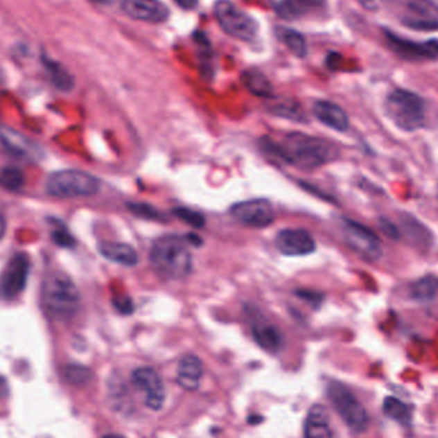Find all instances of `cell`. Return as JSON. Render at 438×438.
Listing matches in <instances>:
<instances>
[{
    "label": "cell",
    "instance_id": "6da1fadb",
    "mask_svg": "<svg viewBox=\"0 0 438 438\" xmlns=\"http://www.w3.org/2000/svg\"><path fill=\"white\" fill-rule=\"evenodd\" d=\"M264 149L270 155L300 169L319 168L338 157L333 143L303 132L287 134L281 141L267 140Z\"/></svg>",
    "mask_w": 438,
    "mask_h": 438
},
{
    "label": "cell",
    "instance_id": "7a4b0ae2",
    "mask_svg": "<svg viewBox=\"0 0 438 438\" xmlns=\"http://www.w3.org/2000/svg\"><path fill=\"white\" fill-rule=\"evenodd\" d=\"M150 264L160 279H185L193 270V255L187 241L176 235L157 238L150 249Z\"/></svg>",
    "mask_w": 438,
    "mask_h": 438
},
{
    "label": "cell",
    "instance_id": "3957f363",
    "mask_svg": "<svg viewBox=\"0 0 438 438\" xmlns=\"http://www.w3.org/2000/svg\"><path fill=\"white\" fill-rule=\"evenodd\" d=\"M42 303L55 317L68 318L76 314L81 295L76 283L62 270L51 272L42 282Z\"/></svg>",
    "mask_w": 438,
    "mask_h": 438
},
{
    "label": "cell",
    "instance_id": "277c9868",
    "mask_svg": "<svg viewBox=\"0 0 438 438\" xmlns=\"http://www.w3.org/2000/svg\"><path fill=\"white\" fill-rule=\"evenodd\" d=\"M385 107L388 119L406 132L426 125V101L415 93L397 89L388 95Z\"/></svg>",
    "mask_w": 438,
    "mask_h": 438
},
{
    "label": "cell",
    "instance_id": "5b68a950",
    "mask_svg": "<svg viewBox=\"0 0 438 438\" xmlns=\"http://www.w3.org/2000/svg\"><path fill=\"white\" fill-rule=\"evenodd\" d=\"M100 189L98 178L77 169H64L51 173L45 182L46 193L58 199H80L94 196Z\"/></svg>",
    "mask_w": 438,
    "mask_h": 438
},
{
    "label": "cell",
    "instance_id": "8992f818",
    "mask_svg": "<svg viewBox=\"0 0 438 438\" xmlns=\"http://www.w3.org/2000/svg\"><path fill=\"white\" fill-rule=\"evenodd\" d=\"M327 395L331 404L333 405L335 410L350 430L358 433L367 430L369 415L350 388L340 382H331L327 388Z\"/></svg>",
    "mask_w": 438,
    "mask_h": 438
},
{
    "label": "cell",
    "instance_id": "52a82bcc",
    "mask_svg": "<svg viewBox=\"0 0 438 438\" xmlns=\"http://www.w3.org/2000/svg\"><path fill=\"white\" fill-rule=\"evenodd\" d=\"M214 16L226 34L243 42H252L259 30L258 22L229 0H218L214 4Z\"/></svg>",
    "mask_w": 438,
    "mask_h": 438
},
{
    "label": "cell",
    "instance_id": "ba28073f",
    "mask_svg": "<svg viewBox=\"0 0 438 438\" xmlns=\"http://www.w3.org/2000/svg\"><path fill=\"white\" fill-rule=\"evenodd\" d=\"M342 236L347 246L358 254L362 261L374 263L382 256V245L378 236L362 223L351 219L342 218L341 220Z\"/></svg>",
    "mask_w": 438,
    "mask_h": 438
},
{
    "label": "cell",
    "instance_id": "9c48e42d",
    "mask_svg": "<svg viewBox=\"0 0 438 438\" xmlns=\"http://www.w3.org/2000/svg\"><path fill=\"white\" fill-rule=\"evenodd\" d=\"M229 213L237 222L252 228L268 227L276 217L273 205L267 199L236 202L231 207Z\"/></svg>",
    "mask_w": 438,
    "mask_h": 438
},
{
    "label": "cell",
    "instance_id": "30bf717a",
    "mask_svg": "<svg viewBox=\"0 0 438 438\" xmlns=\"http://www.w3.org/2000/svg\"><path fill=\"white\" fill-rule=\"evenodd\" d=\"M30 274V261L26 254L15 255L0 276V297L13 300L25 290Z\"/></svg>",
    "mask_w": 438,
    "mask_h": 438
},
{
    "label": "cell",
    "instance_id": "8fae6325",
    "mask_svg": "<svg viewBox=\"0 0 438 438\" xmlns=\"http://www.w3.org/2000/svg\"><path fill=\"white\" fill-rule=\"evenodd\" d=\"M132 383L145 395V405L152 412H159L166 403V388L158 371L150 367L137 368L132 373Z\"/></svg>",
    "mask_w": 438,
    "mask_h": 438
},
{
    "label": "cell",
    "instance_id": "7c38bea8",
    "mask_svg": "<svg viewBox=\"0 0 438 438\" xmlns=\"http://www.w3.org/2000/svg\"><path fill=\"white\" fill-rule=\"evenodd\" d=\"M388 46L395 51L398 57L406 60H438V40L432 39L428 42H417L406 40L396 34L385 30L383 31Z\"/></svg>",
    "mask_w": 438,
    "mask_h": 438
},
{
    "label": "cell",
    "instance_id": "4fadbf2b",
    "mask_svg": "<svg viewBox=\"0 0 438 438\" xmlns=\"http://www.w3.org/2000/svg\"><path fill=\"white\" fill-rule=\"evenodd\" d=\"M276 249L285 256H306L315 252L314 237L303 228H286L274 238Z\"/></svg>",
    "mask_w": 438,
    "mask_h": 438
},
{
    "label": "cell",
    "instance_id": "5bb4252c",
    "mask_svg": "<svg viewBox=\"0 0 438 438\" xmlns=\"http://www.w3.org/2000/svg\"><path fill=\"white\" fill-rule=\"evenodd\" d=\"M0 143L10 154L21 159L36 161L44 157L42 148L39 143L12 127L0 125Z\"/></svg>",
    "mask_w": 438,
    "mask_h": 438
},
{
    "label": "cell",
    "instance_id": "9a60e30c",
    "mask_svg": "<svg viewBox=\"0 0 438 438\" xmlns=\"http://www.w3.org/2000/svg\"><path fill=\"white\" fill-rule=\"evenodd\" d=\"M121 8L128 17L149 24H161L169 17V9L160 0H122Z\"/></svg>",
    "mask_w": 438,
    "mask_h": 438
},
{
    "label": "cell",
    "instance_id": "2e32d148",
    "mask_svg": "<svg viewBox=\"0 0 438 438\" xmlns=\"http://www.w3.org/2000/svg\"><path fill=\"white\" fill-rule=\"evenodd\" d=\"M314 117L338 132H345L350 126V119L340 105L328 100H318L313 105Z\"/></svg>",
    "mask_w": 438,
    "mask_h": 438
},
{
    "label": "cell",
    "instance_id": "e0dca14e",
    "mask_svg": "<svg viewBox=\"0 0 438 438\" xmlns=\"http://www.w3.org/2000/svg\"><path fill=\"white\" fill-rule=\"evenodd\" d=\"M202 373V360L196 355H186L178 362L177 383L185 391H196L200 387Z\"/></svg>",
    "mask_w": 438,
    "mask_h": 438
},
{
    "label": "cell",
    "instance_id": "ac0fdd59",
    "mask_svg": "<svg viewBox=\"0 0 438 438\" xmlns=\"http://www.w3.org/2000/svg\"><path fill=\"white\" fill-rule=\"evenodd\" d=\"M304 438H332L328 413L323 405H313L309 409L304 424Z\"/></svg>",
    "mask_w": 438,
    "mask_h": 438
},
{
    "label": "cell",
    "instance_id": "d6986e66",
    "mask_svg": "<svg viewBox=\"0 0 438 438\" xmlns=\"http://www.w3.org/2000/svg\"><path fill=\"white\" fill-rule=\"evenodd\" d=\"M99 253L107 261L123 267H135L139 263V254L131 245L125 243H101Z\"/></svg>",
    "mask_w": 438,
    "mask_h": 438
},
{
    "label": "cell",
    "instance_id": "ffe728a7",
    "mask_svg": "<svg viewBox=\"0 0 438 438\" xmlns=\"http://www.w3.org/2000/svg\"><path fill=\"white\" fill-rule=\"evenodd\" d=\"M252 335L255 342L261 346L263 350L272 354L279 353L283 346V336L281 331L270 323H265V322L255 323L252 328Z\"/></svg>",
    "mask_w": 438,
    "mask_h": 438
},
{
    "label": "cell",
    "instance_id": "44dd1931",
    "mask_svg": "<svg viewBox=\"0 0 438 438\" xmlns=\"http://www.w3.org/2000/svg\"><path fill=\"white\" fill-rule=\"evenodd\" d=\"M319 0H270V7L279 17L295 21L305 16Z\"/></svg>",
    "mask_w": 438,
    "mask_h": 438
},
{
    "label": "cell",
    "instance_id": "7402d4cb",
    "mask_svg": "<svg viewBox=\"0 0 438 438\" xmlns=\"http://www.w3.org/2000/svg\"><path fill=\"white\" fill-rule=\"evenodd\" d=\"M241 82L247 91L261 98H272L273 86L270 80L261 71L247 69L241 75Z\"/></svg>",
    "mask_w": 438,
    "mask_h": 438
},
{
    "label": "cell",
    "instance_id": "603a6c76",
    "mask_svg": "<svg viewBox=\"0 0 438 438\" xmlns=\"http://www.w3.org/2000/svg\"><path fill=\"white\" fill-rule=\"evenodd\" d=\"M44 64L51 75V82L58 90L68 93L75 87V78L62 64L46 57H44Z\"/></svg>",
    "mask_w": 438,
    "mask_h": 438
},
{
    "label": "cell",
    "instance_id": "cb8c5ba5",
    "mask_svg": "<svg viewBox=\"0 0 438 438\" xmlns=\"http://www.w3.org/2000/svg\"><path fill=\"white\" fill-rule=\"evenodd\" d=\"M268 110L272 114L281 119H291L295 122H304L305 114L303 108L294 100L290 99H279L272 101L268 105Z\"/></svg>",
    "mask_w": 438,
    "mask_h": 438
},
{
    "label": "cell",
    "instance_id": "d4e9b609",
    "mask_svg": "<svg viewBox=\"0 0 438 438\" xmlns=\"http://www.w3.org/2000/svg\"><path fill=\"white\" fill-rule=\"evenodd\" d=\"M410 296L414 300L428 301L432 300L438 292V279L436 276H426L417 279L410 285Z\"/></svg>",
    "mask_w": 438,
    "mask_h": 438
},
{
    "label": "cell",
    "instance_id": "484cf974",
    "mask_svg": "<svg viewBox=\"0 0 438 438\" xmlns=\"http://www.w3.org/2000/svg\"><path fill=\"white\" fill-rule=\"evenodd\" d=\"M277 36L279 40L285 44L288 51H291L297 58H303L308 53V45L303 35L295 30L290 28H277Z\"/></svg>",
    "mask_w": 438,
    "mask_h": 438
},
{
    "label": "cell",
    "instance_id": "4316f807",
    "mask_svg": "<svg viewBox=\"0 0 438 438\" xmlns=\"http://www.w3.org/2000/svg\"><path fill=\"white\" fill-rule=\"evenodd\" d=\"M383 413L389 419L397 421L403 426H409L412 421L410 410L408 405L404 404L401 400L396 397H386L383 401Z\"/></svg>",
    "mask_w": 438,
    "mask_h": 438
},
{
    "label": "cell",
    "instance_id": "83f0119b",
    "mask_svg": "<svg viewBox=\"0 0 438 438\" xmlns=\"http://www.w3.org/2000/svg\"><path fill=\"white\" fill-rule=\"evenodd\" d=\"M64 378L73 386H84L93 378L91 371L81 364H67L64 367Z\"/></svg>",
    "mask_w": 438,
    "mask_h": 438
},
{
    "label": "cell",
    "instance_id": "f1b7e54d",
    "mask_svg": "<svg viewBox=\"0 0 438 438\" xmlns=\"http://www.w3.org/2000/svg\"><path fill=\"white\" fill-rule=\"evenodd\" d=\"M408 9L413 13L414 18L438 19V6L433 0H409Z\"/></svg>",
    "mask_w": 438,
    "mask_h": 438
},
{
    "label": "cell",
    "instance_id": "f546056e",
    "mask_svg": "<svg viewBox=\"0 0 438 438\" xmlns=\"http://www.w3.org/2000/svg\"><path fill=\"white\" fill-rule=\"evenodd\" d=\"M24 184H25L24 173L17 167H6L0 170V185L4 186L10 191L21 190Z\"/></svg>",
    "mask_w": 438,
    "mask_h": 438
},
{
    "label": "cell",
    "instance_id": "4dcf8cb0",
    "mask_svg": "<svg viewBox=\"0 0 438 438\" xmlns=\"http://www.w3.org/2000/svg\"><path fill=\"white\" fill-rule=\"evenodd\" d=\"M127 209L131 211L134 216L139 218L148 219V220H164V214L155 209L152 205L145 202H128Z\"/></svg>",
    "mask_w": 438,
    "mask_h": 438
},
{
    "label": "cell",
    "instance_id": "1f68e13d",
    "mask_svg": "<svg viewBox=\"0 0 438 438\" xmlns=\"http://www.w3.org/2000/svg\"><path fill=\"white\" fill-rule=\"evenodd\" d=\"M173 214L181 219L182 222H185L186 225L191 226V227L202 228L205 226V217L202 216L200 211L190 209V208H175Z\"/></svg>",
    "mask_w": 438,
    "mask_h": 438
},
{
    "label": "cell",
    "instance_id": "d6a6232c",
    "mask_svg": "<svg viewBox=\"0 0 438 438\" xmlns=\"http://www.w3.org/2000/svg\"><path fill=\"white\" fill-rule=\"evenodd\" d=\"M405 26L421 31H435L438 30V19H426V18L405 17Z\"/></svg>",
    "mask_w": 438,
    "mask_h": 438
},
{
    "label": "cell",
    "instance_id": "836d02e7",
    "mask_svg": "<svg viewBox=\"0 0 438 438\" xmlns=\"http://www.w3.org/2000/svg\"><path fill=\"white\" fill-rule=\"evenodd\" d=\"M53 238L57 244L63 246V247H73L76 241L73 236L68 232L66 228L60 227L57 228L54 232H53Z\"/></svg>",
    "mask_w": 438,
    "mask_h": 438
},
{
    "label": "cell",
    "instance_id": "e575fe53",
    "mask_svg": "<svg viewBox=\"0 0 438 438\" xmlns=\"http://www.w3.org/2000/svg\"><path fill=\"white\" fill-rule=\"evenodd\" d=\"M113 304H114V308L121 314H131L135 309L132 300L130 297H127V296H119L117 299H114Z\"/></svg>",
    "mask_w": 438,
    "mask_h": 438
},
{
    "label": "cell",
    "instance_id": "d590c367",
    "mask_svg": "<svg viewBox=\"0 0 438 438\" xmlns=\"http://www.w3.org/2000/svg\"><path fill=\"white\" fill-rule=\"evenodd\" d=\"M296 295L299 296L300 299H304L309 303L314 304V305H320L323 303V296L318 294V292H314V291H305V290H299L296 292Z\"/></svg>",
    "mask_w": 438,
    "mask_h": 438
},
{
    "label": "cell",
    "instance_id": "8d00e7d4",
    "mask_svg": "<svg viewBox=\"0 0 438 438\" xmlns=\"http://www.w3.org/2000/svg\"><path fill=\"white\" fill-rule=\"evenodd\" d=\"M379 225H380V228H382V231L387 235L388 237H391V238H398L400 237V232H398V229H397L389 220H380L379 222Z\"/></svg>",
    "mask_w": 438,
    "mask_h": 438
},
{
    "label": "cell",
    "instance_id": "74e56055",
    "mask_svg": "<svg viewBox=\"0 0 438 438\" xmlns=\"http://www.w3.org/2000/svg\"><path fill=\"white\" fill-rule=\"evenodd\" d=\"M175 1L184 9L195 8L198 4V0H175Z\"/></svg>",
    "mask_w": 438,
    "mask_h": 438
},
{
    "label": "cell",
    "instance_id": "f35d334b",
    "mask_svg": "<svg viewBox=\"0 0 438 438\" xmlns=\"http://www.w3.org/2000/svg\"><path fill=\"white\" fill-rule=\"evenodd\" d=\"M186 241L187 244L194 245V246H200L202 244V237L195 235V234H190L186 236Z\"/></svg>",
    "mask_w": 438,
    "mask_h": 438
},
{
    "label": "cell",
    "instance_id": "ab89813d",
    "mask_svg": "<svg viewBox=\"0 0 438 438\" xmlns=\"http://www.w3.org/2000/svg\"><path fill=\"white\" fill-rule=\"evenodd\" d=\"M360 4H362L364 8L369 9V10H374L377 8V4L374 0H358Z\"/></svg>",
    "mask_w": 438,
    "mask_h": 438
},
{
    "label": "cell",
    "instance_id": "60d3db41",
    "mask_svg": "<svg viewBox=\"0 0 438 438\" xmlns=\"http://www.w3.org/2000/svg\"><path fill=\"white\" fill-rule=\"evenodd\" d=\"M7 231V220L4 218V216L0 213V240L6 235Z\"/></svg>",
    "mask_w": 438,
    "mask_h": 438
},
{
    "label": "cell",
    "instance_id": "b9f144b4",
    "mask_svg": "<svg viewBox=\"0 0 438 438\" xmlns=\"http://www.w3.org/2000/svg\"><path fill=\"white\" fill-rule=\"evenodd\" d=\"M8 392V387H7V383L4 379L0 378V395H7Z\"/></svg>",
    "mask_w": 438,
    "mask_h": 438
},
{
    "label": "cell",
    "instance_id": "7bdbcfd3",
    "mask_svg": "<svg viewBox=\"0 0 438 438\" xmlns=\"http://www.w3.org/2000/svg\"><path fill=\"white\" fill-rule=\"evenodd\" d=\"M103 438H125L123 436H121V435H117V433H110V435H107V436H104Z\"/></svg>",
    "mask_w": 438,
    "mask_h": 438
},
{
    "label": "cell",
    "instance_id": "ee69618b",
    "mask_svg": "<svg viewBox=\"0 0 438 438\" xmlns=\"http://www.w3.org/2000/svg\"><path fill=\"white\" fill-rule=\"evenodd\" d=\"M93 1H98V3H104V1H107V0H93Z\"/></svg>",
    "mask_w": 438,
    "mask_h": 438
}]
</instances>
